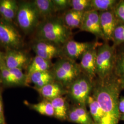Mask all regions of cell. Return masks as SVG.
I'll list each match as a JSON object with an SVG mask.
<instances>
[{
  "label": "cell",
  "mask_w": 124,
  "mask_h": 124,
  "mask_svg": "<svg viewBox=\"0 0 124 124\" xmlns=\"http://www.w3.org/2000/svg\"><path fill=\"white\" fill-rule=\"evenodd\" d=\"M121 91L118 77L115 74L102 79L97 77L93 80L91 95L98 101L102 109L100 124H119Z\"/></svg>",
  "instance_id": "1"
},
{
  "label": "cell",
  "mask_w": 124,
  "mask_h": 124,
  "mask_svg": "<svg viewBox=\"0 0 124 124\" xmlns=\"http://www.w3.org/2000/svg\"><path fill=\"white\" fill-rule=\"evenodd\" d=\"M35 31V40L46 41L60 46L72 38L71 30L64 24L62 17L55 16L43 20Z\"/></svg>",
  "instance_id": "2"
},
{
  "label": "cell",
  "mask_w": 124,
  "mask_h": 124,
  "mask_svg": "<svg viewBox=\"0 0 124 124\" xmlns=\"http://www.w3.org/2000/svg\"><path fill=\"white\" fill-rule=\"evenodd\" d=\"M51 70L55 80L68 87L82 73L80 64L67 58H59L53 64Z\"/></svg>",
  "instance_id": "3"
},
{
  "label": "cell",
  "mask_w": 124,
  "mask_h": 124,
  "mask_svg": "<svg viewBox=\"0 0 124 124\" xmlns=\"http://www.w3.org/2000/svg\"><path fill=\"white\" fill-rule=\"evenodd\" d=\"M116 48L108 42L99 45L97 49L96 74L99 79H104L114 74Z\"/></svg>",
  "instance_id": "4"
},
{
  "label": "cell",
  "mask_w": 124,
  "mask_h": 124,
  "mask_svg": "<svg viewBox=\"0 0 124 124\" xmlns=\"http://www.w3.org/2000/svg\"><path fill=\"white\" fill-rule=\"evenodd\" d=\"M16 17L18 26L26 34L35 31L40 22L39 14L33 1L21 2Z\"/></svg>",
  "instance_id": "5"
},
{
  "label": "cell",
  "mask_w": 124,
  "mask_h": 124,
  "mask_svg": "<svg viewBox=\"0 0 124 124\" xmlns=\"http://www.w3.org/2000/svg\"><path fill=\"white\" fill-rule=\"evenodd\" d=\"M93 86V81L82 73L68 87L67 95L74 105L86 107Z\"/></svg>",
  "instance_id": "6"
},
{
  "label": "cell",
  "mask_w": 124,
  "mask_h": 124,
  "mask_svg": "<svg viewBox=\"0 0 124 124\" xmlns=\"http://www.w3.org/2000/svg\"><path fill=\"white\" fill-rule=\"evenodd\" d=\"M0 45L8 49L19 50L23 45L22 36L11 23L0 20Z\"/></svg>",
  "instance_id": "7"
},
{
  "label": "cell",
  "mask_w": 124,
  "mask_h": 124,
  "mask_svg": "<svg viewBox=\"0 0 124 124\" xmlns=\"http://www.w3.org/2000/svg\"><path fill=\"white\" fill-rule=\"evenodd\" d=\"M100 44L101 43H99L97 41L82 42L76 41L72 39L68 40L62 46V58L76 61L87 51Z\"/></svg>",
  "instance_id": "8"
},
{
  "label": "cell",
  "mask_w": 124,
  "mask_h": 124,
  "mask_svg": "<svg viewBox=\"0 0 124 124\" xmlns=\"http://www.w3.org/2000/svg\"><path fill=\"white\" fill-rule=\"evenodd\" d=\"M62 46L46 41L35 40L32 48L38 56L51 61L55 58H62Z\"/></svg>",
  "instance_id": "9"
},
{
  "label": "cell",
  "mask_w": 124,
  "mask_h": 124,
  "mask_svg": "<svg viewBox=\"0 0 124 124\" xmlns=\"http://www.w3.org/2000/svg\"><path fill=\"white\" fill-rule=\"evenodd\" d=\"M80 29L93 34L97 38L103 40L99 14L97 11L92 10L85 13Z\"/></svg>",
  "instance_id": "10"
},
{
  "label": "cell",
  "mask_w": 124,
  "mask_h": 124,
  "mask_svg": "<svg viewBox=\"0 0 124 124\" xmlns=\"http://www.w3.org/2000/svg\"><path fill=\"white\" fill-rule=\"evenodd\" d=\"M5 65L9 69H27L31 62L26 53L18 50L8 49L4 54Z\"/></svg>",
  "instance_id": "11"
},
{
  "label": "cell",
  "mask_w": 124,
  "mask_h": 124,
  "mask_svg": "<svg viewBox=\"0 0 124 124\" xmlns=\"http://www.w3.org/2000/svg\"><path fill=\"white\" fill-rule=\"evenodd\" d=\"M100 24L105 42L112 41L115 27L119 22L114 10L99 12Z\"/></svg>",
  "instance_id": "12"
},
{
  "label": "cell",
  "mask_w": 124,
  "mask_h": 124,
  "mask_svg": "<svg viewBox=\"0 0 124 124\" xmlns=\"http://www.w3.org/2000/svg\"><path fill=\"white\" fill-rule=\"evenodd\" d=\"M99 46H96L85 52L81 57L79 64L82 73L86 75L92 81L97 77L96 56L97 49Z\"/></svg>",
  "instance_id": "13"
},
{
  "label": "cell",
  "mask_w": 124,
  "mask_h": 124,
  "mask_svg": "<svg viewBox=\"0 0 124 124\" xmlns=\"http://www.w3.org/2000/svg\"><path fill=\"white\" fill-rule=\"evenodd\" d=\"M36 91L43 100L49 101L54 98L63 96L67 93L66 88L56 81L46 85Z\"/></svg>",
  "instance_id": "14"
},
{
  "label": "cell",
  "mask_w": 124,
  "mask_h": 124,
  "mask_svg": "<svg viewBox=\"0 0 124 124\" xmlns=\"http://www.w3.org/2000/svg\"><path fill=\"white\" fill-rule=\"evenodd\" d=\"M67 120L76 124H93L92 117L86 107L74 104L70 106Z\"/></svg>",
  "instance_id": "15"
},
{
  "label": "cell",
  "mask_w": 124,
  "mask_h": 124,
  "mask_svg": "<svg viewBox=\"0 0 124 124\" xmlns=\"http://www.w3.org/2000/svg\"><path fill=\"white\" fill-rule=\"evenodd\" d=\"M27 81L28 84L31 83L34 85V88L36 90L55 80L51 70L33 73L28 78Z\"/></svg>",
  "instance_id": "16"
},
{
  "label": "cell",
  "mask_w": 124,
  "mask_h": 124,
  "mask_svg": "<svg viewBox=\"0 0 124 124\" xmlns=\"http://www.w3.org/2000/svg\"><path fill=\"white\" fill-rule=\"evenodd\" d=\"M54 109V117L60 120H67V115L70 106L67 98L63 96L54 98L50 101Z\"/></svg>",
  "instance_id": "17"
},
{
  "label": "cell",
  "mask_w": 124,
  "mask_h": 124,
  "mask_svg": "<svg viewBox=\"0 0 124 124\" xmlns=\"http://www.w3.org/2000/svg\"><path fill=\"white\" fill-rule=\"evenodd\" d=\"M33 2L43 20L55 16L57 12L53 0H35Z\"/></svg>",
  "instance_id": "18"
},
{
  "label": "cell",
  "mask_w": 124,
  "mask_h": 124,
  "mask_svg": "<svg viewBox=\"0 0 124 124\" xmlns=\"http://www.w3.org/2000/svg\"><path fill=\"white\" fill-rule=\"evenodd\" d=\"M84 13L73 9H69L65 11L62 18L64 24L70 30L80 29Z\"/></svg>",
  "instance_id": "19"
},
{
  "label": "cell",
  "mask_w": 124,
  "mask_h": 124,
  "mask_svg": "<svg viewBox=\"0 0 124 124\" xmlns=\"http://www.w3.org/2000/svg\"><path fill=\"white\" fill-rule=\"evenodd\" d=\"M53 64L51 61L45 59L38 56H36L31 60L27 69V70L26 75L27 79L33 73L51 70Z\"/></svg>",
  "instance_id": "20"
},
{
  "label": "cell",
  "mask_w": 124,
  "mask_h": 124,
  "mask_svg": "<svg viewBox=\"0 0 124 124\" xmlns=\"http://www.w3.org/2000/svg\"><path fill=\"white\" fill-rule=\"evenodd\" d=\"M24 103L30 108L41 115L48 117H54V112L53 107L49 101L42 100L41 102L37 103H30L29 102L25 101Z\"/></svg>",
  "instance_id": "21"
},
{
  "label": "cell",
  "mask_w": 124,
  "mask_h": 124,
  "mask_svg": "<svg viewBox=\"0 0 124 124\" xmlns=\"http://www.w3.org/2000/svg\"><path fill=\"white\" fill-rule=\"evenodd\" d=\"M119 0H91L93 10L98 12L114 10Z\"/></svg>",
  "instance_id": "22"
},
{
  "label": "cell",
  "mask_w": 124,
  "mask_h": 124,
  "mask_svg": "<svg viewBox=\"0 0 124 124\" xmlns=\"http://www.w3.org/2000/svg\"><path fill=\"white\" fill-rule=\"evenodd\" d=\"M116 48L114 74L118 77L124 75V44Z\"/></svg>",
  "instance_id": "23"
},
{
  "label": "cell",
  "mask_w": 124,
  "mask_h": 124,
  "mask_svg": "<svg viewBox=\"0 0 124 124\" xmlns=\"http://www.w3.org/2000/svg\"><path fill=\"white\" fill-rule=\"evenodd\" d=\"M18 5L14 0H9L8 4L2 17V19L8 22L11 23L16 17L18 12Z\"/></svg>",
  "instance_id": "24"
},
{
  "label": "cell",
  "mask_w": 124,
  "mask_h": 124,
  "mask_svg": "<svg viewBox=\"0 0 124 124\" xmlns=\"http://www.w3.org/2000/svg\"><path fill=\"white\" fill-rule=\"evenodd\" d=\"M9 70L13 77L15 86H28L26 75L23 73L22 69L16 68Z\"/></svg>",
  "instance_id": "25"
},
{
  "label": "cell",
  "mask_w": 124,
  "mask_h": 124,
  "mask_svg": "<svg viewBox=\"0 0 124 124\" xmlns=\"http://www.w3.org/2000/svg\"><path fill=\"white\" fill-rule=\"evenodd\" d=\"M0 75L2 84L4 86L7 87L15 86L13 77L9 69L5 65V62L0 68Z\"/></svg>",
  "instance_id": "26"
},
{
  "label": "cell",
  "mask_w": 124,
  "mask_h": 124,
  "mask_svg": "<svg viewBox=\"0 0 124 124\" xmlns=\"http://www.w3.org/2000/svg\"><path fill=\"white\" fill-rule=\"evenodd\" d=\"M113 46L116 47L121 45L124 44V23L119 21L113 35Z\"/></svg>",
  "instance_id": "27"
},
{
  "label": "cell",
  "mask_w": 124,
  "mask_h": 124,
  "mask_svg": "<svg viewBox=\"0 0 124 124\" xmlns=\"http://www.w3.org/2000/svg\"><path fill=\"white\" fill-rule=\"evenodd\" d=\"M71 9L84 13L92 10L91 0H71Z\"/></svg>",
  "instance_id": "28"
},
{
  "label": "cell",
  "mask_w": 124,
  "mask_h": 124,
  "mask_svg": "<svg viewBox=\"0 0 124 124\" xmlns=\"http://www.w3.org/2000/svg\"><path fill=\"white\" fill-rule=\"evenodd\" d=\"M57 11H61L71 8V0H53Z\"/></svg>",
  "instance_id": "29"
},
{
  "label": "cell",
  "mask_w": 124,
  "mask_h": 124,
  "mask_svg": "<svg viewBox=\"0 0 124 124\" xmlns=\"http://www.w3.org/2000/svg\"><path fill=\"white\" fill-rule=\"evenodd\" d=\"M114 11L118 20L124 23V0L119 1Z\"/></svg>",
  "instance_id": "30"
},
{
  "label": "cell",
  "mask_w": 124,
  "mask_h": 124,
  "mask_svg": "<svg viewBox=\"0 0 124 124\" xmlns=\"http://www.w3.org/2000/svg\"><path fill=\"white\" fill-rule=\"evenodd\" d=\"M9 0H0V15L3 16L8 4Z\"/></svg>",
  "instance_id": "31"
},
{
  "label": "cell",
  "mask_w": 124,
  "mask_h": 124,
  "mask_svg": "<svg viewBox=\"0 0 124 124\" xmlns=\"http://www.w3.org/2000/svg\"><path fill=\"white\" fill-rule=\"evenodd\" d=\"M119 109L121 114H124V97H121L120 98Z\"/></svg>",
  "instance_id": "32"
},
{
  "label": "cell",
  "mask_w": 124,
  "mask_h": 124,
  "mask_svg": "<svg viewBox=\"0 0 124 124\" xmlns=\"http://www.w3.org/2000/svg\"><path fill=\"white\" fill-rule=\"evenodd\" d=\"M118 80L119 82V84L120 85V87L121 89V90H124V75L118 77Z\"/></svg>",
  "instance_id": "33"
},
{
  "label": "cell",
  "mask_w": 124,
  "mask_h": 124,
  "mask_svg": "<svg viewBox=\"0 0 124 124\" xmlns=\"http://www.w3.org/2000/svg\"><path fill=\"white\" fill-rule=\"evenodd\" d=\"M0 115H4L3 105L2 98L0 90Z\"/></svg>",
  "instance_id": "34"
},
{
  "label": "cell",
  "mask_w": 124,
  "mask_h": 124,
  "mask_svg": "<svg viewBox=\"0 0 124 124\" xmlns=\"http://www.w3.org/2000/svg\"><path fill=\"white\" fill-rule=\"evenodd\" d=\"M0 124H6L4 115L0 116Z\"/></svg>",
  "instance_id": "35"
},
{
  "label": "cell",
  "mask_w": 124,
  "mask_h": 124,
  "mask_svg": "<svg viewBox=\"0 0 124 124\" xmlns=\"http://www.w3.org/2000/svg\"><path fill=\"white\" fill-rule=\"evenodd\" d=\"M120 120L124 121V114H121L120 117Z\"/></svg>",
  "instance_id": "36"
},
{
  "label": "cell",
  "mask_w": 124,
  "mask_h": 124,
  "mask_svg": "<svg viewBox=\"0 0 124 124\" xmlns=\"http://www.w3.org/2000/svg\"><path fill=\"white\" fill-rule=\"evenodd\" d=\"M1 53V51H0V53Z\"/></svg>",
  "instance_id": "37"
}]
</instances>
